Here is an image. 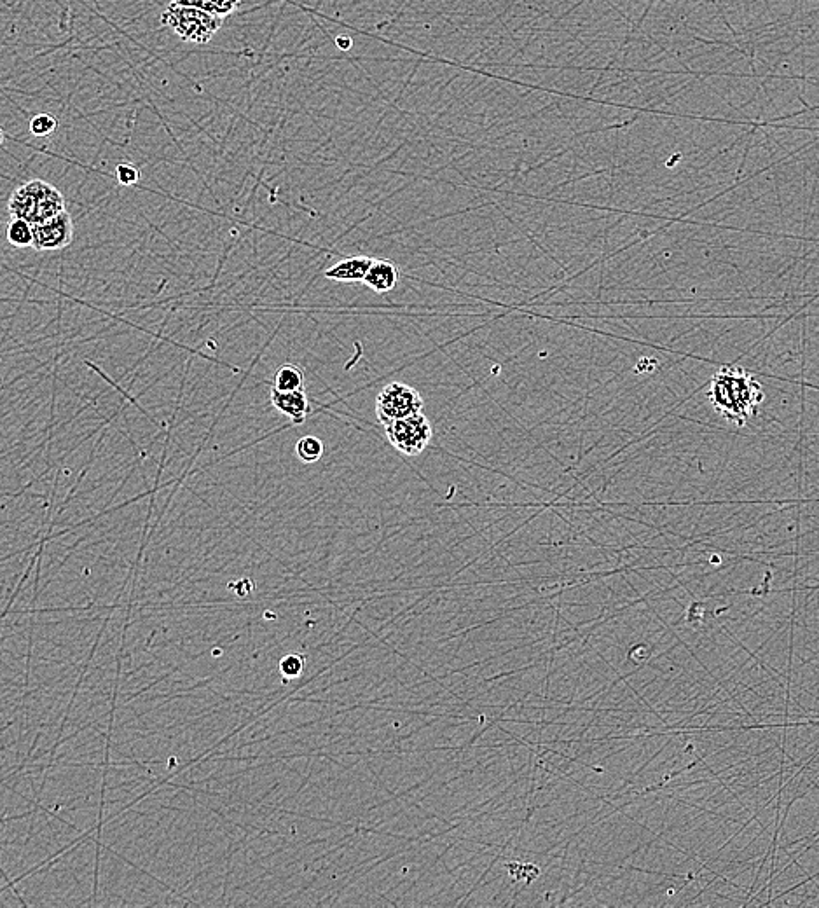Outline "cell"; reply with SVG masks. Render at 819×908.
<instances>
[{
  "label": "cell",
  "instance_id": "cell-1",
  "mask_svg": "<svg viewBox=\"0 0 819 908\" xmlns=\"http://www.w3.org/2000/svg\"><path fill=\"white\" fill-rule=\"evenodd\" d=\"M708 399L723 420L744 427L755 418L765 395L750 372L736 365H723L709 381Z\"/></svg>",
  "mask_w": 819,
  "mask_h": 908
},
{
  "label": "cell",
  "instance_id": "cell-2",
  "mask_svg": "<svg viewBox=\"0 0 819 908\" xmlns=\"http://www.w3.org/2000/svg\"><path fill=\"white\" fill-rule=\"evenodd\" d=\"M7 208L11 217L25 219L35 226L65 212V198L53 184L35 179L14 189Z\"/></svg>",
  "mask_w": 819,
  "mask_h": 908
},
{
  "label": "cell",
  "instance_id": "cell-3",
  "mask_svg": "<svg viewBox=\"0 0 819 908\" xmlns=\"http://www.w3.org/2000/svg\"><path fill=\"white\" fill-rule=\"evenodd\" d=\"M222 20L224 18L217 14L207 13L198 7L180 6L175 2H170L161 14L163 27L170 28L182 41L194 44H207L214 39V35L221 30Z\"/></svg>",
  "mask_w": 819,
  "mask_h": 908
},
{
  "label": "cell",
  "instance_id": "cell-4",
  "mask_svg": "<svg viewBox=\"0 0 819 908\" xmlns=\"http://www.w3.org/2000/svg\"><path fill=\"white\" fill-rule=\"evenodd\" d=\"M423 399L420 392L406 383L393 381L383 386V390L376 397V416L379 423L385 427L395 420H404L414 414L423 413Z\"/></svg>",
  "mask_w": 819,
  "mask_h": 908
},
{
  "label": "cell",
  "instance_id": "cell-5",
  "mask_svg": "<svg viewBox=\"0 0 819 908\" xmlns=\"http://www.w3.org/2000/svg\"><path fill=\"white\" fill-rule=\"evenodd\" d=\"M385 434L388 442L399 453L404 456H418L430 446L434 428L425 413H420L388 423L385 425Z\"/></svg>",
  "mask_w": 819,
  "mask_h": 908
},
{
  "label": "cell",
  "instance_id": "cell-6",
  "mask_svg": "<svg viewBox=\"0 0 819 908\" xmlns=\"http://www.w3.org/2000/svg\"><path fill=\"white\" fill-rule=\"evenodd\" d=\"M34 247L37 252H56L69 247L74 240V222L72 215L65 210L49 221L35 224Z\"/></svg>",
  "mask_w": 819,
  "mask_h": 908
},
{
  "label": "cell",
  "instance_id": "cell-7",
  "mask_svg": "<svg viewBox=\"0 0 819 908\" xmlns=\"http://www.w3.org/2000/svg\"><path fill=\"white\" fill-rule=\"evenodd\" d=\"M271 404L275 406L276 411L289 416L290 420L296 425H303L306 416L310 413V400L306 395V390L299 392H282V390H271Z\"/></svg>",
  "mask_w": 819,
  "mask_h": 908
},
{
  "label": "cell",
  "instance_id": "cell-8",
  "mask_svg": "<svg viewBox=\"0 0 819 908\" xmlns=\"http://www.w3.org/2000/svg\"><path fill=\"white\" fill-rule=\"evenodd\" d=\"M372 261H374V259L367 257V255L346 257L343 261L336 262L334 266L327 269L324 275L325 278L334 280V282L364 283L365 276H367L369 269H371Z\"/></svg>",
  "mask_w": 819,
  "mask_h": 908
},
{
  "label": "cell",
  "instance_id": "cell-9",
  "mask_svg": "<svg viewBox=\"0 0 819 908\" xmlns=\"http://www.w3.org/2000/svg\"><path fill=\"white\" fill-rule=\"evenodd\" d=\"M400 280V269L395 262L386 259H374L371 269L365 276L364 283L376 294L392 292Z\"/></svg>",
  "mask_w": 819,
  "mask_h": 908
},
{
  "label": "cell",
  "instance_id": "cell-10",
  "mask_svg": "<svg viewBox=\"0 0 819 908\" xmlns=\"http://www.w3.org/2000/svg\"><path fill=\"white\" fill-rule=\"evenodd\" d=\"M276 390L282 392H299L306 388V376L299 365L285 364L276 371L275 386Z\"/></svg>",
  "mask_w": 819,
  "mask_h": 908
},
{
  "label": "cell",
  "instance_id": "cell-11",
  "mask_svg": "<svg viewBox=\"0 0 819 908\" xmlns=\"http://www.w3.org/2000/svg\"><path fill=\"white\" fill-rule=\"evenodd\" d=\"M6 236L9 245H13V247H34V224L25 221V219L11 217L9 222H7Z\"/></svg>",
  "mask_w": 819,
  "mask_h": 908
},
{
  "label": "cell",
  "instance_id": "cell-12",
  "mask_svg": "<svg viewBox=\"0 0 819 908\" xmlns=\"http://www.w3.org/2000/svg\"><path fill=\"white\" fill-rule=\"evenodd\" d=\"M172 2L180 4V6L198 7L207 13L217 14L221 18L229 16L241 4V0H172Z\"/></svg>",
  "mask_w": 819,
  "mask_h": 908
},
{
  "label": "cell",
  "instance_id": "cell-13",
  "mask_svg": "<svg viewBox=\"0 0 819 908\" xmlns=\"http://www.w3.org/2000/svg\"><path fill=\"white\" fill-rule=\"evenodd\" d=\"M325 453V446L322 439L315 435H304L296 444V454L303 463H317Z\"/></svg>",
  "mask_w": 819,
  "mask_h": 908
},
{
  "label": "cell",
  "instance_id": "cell-14",
  "mask_svg": "<svg viewBox=\"0 0 819 908\" xmlns=\"http://www.w3.org/2000/svg\"><path fill=\"white\" fill-rule=\"evenodd\" d=\"M58 128V121L49 114H37L30 121V133L35 137H48Z\"/></svg>",
  "mask_w": 819,
  "mask_h": 908
},
{
  "label": "cell",
  "instance_id": "cell-15",
  "mask_svg": "<svg viewBox=\"0 0 819 908\" xmlns=\"http://www.w3.org/2000/svg\"><path fill=\"white\" fill-rule=\"evenodd\" d=\"M116 177L121 186H135L140 180V172H138L137 166L131 165V163H121V165H117Z\"/></svg>",
  "mask_w": 819,
  "mask_h": 908
},
{
  "label": "cell",
  "instance_id": "cell-16",
  "mask_svg": "<svg viewBox=\"0 0 819 908\" xmlns=\"http://www.w3.org/2000/svg\"><path fill=\"white\" fill-rule=\"evenodd\" d=\"M280 669H282L283 675L290 676V678L301 675V671H303L301 655H287L280 664Z\"/></svg>",
  "mask_w": 819,
  "mask_h": 908
},
{
  "label": "cell",
  "instance_id": "cell-17",
  "mask_svg": "<svg viewBox=\"0 0 819 908\" xmlns=\"http://www.w3.org/2000/svg\"><path fill=\"white\" fill-rule=\"evenodd\" d=\"M336 44H338V48L348 49V48H351V39H350V37H345V35H341V37H338V39H336Z\"/></svg>",
  "mask_w": 819,
  "mask_h": 908
}]
</instances>
